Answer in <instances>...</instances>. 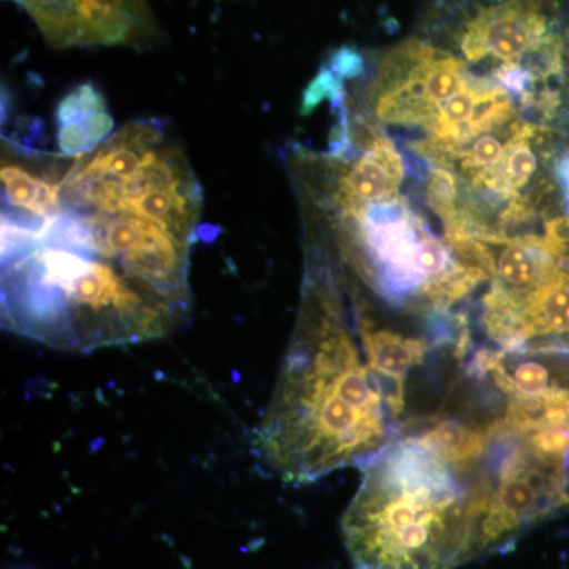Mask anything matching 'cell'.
Instances as JSON below:
<instances>
[{
  "mask_svg": "<svg viewBox=\"0 0 569 569\" xmlns=\"http://www.w3.org/2000/svg\"><path fill=\"white\" fill-rule=\"evenodd\" d=\"M399 432L387 389L350 328L335 271L312 257L298 323L258 427L260 456L306 485L361 466Z\"/></svg>",
  "mask_w": 569,
  "mask_h": 569,
  "instance_id": "cell-1",
  "label": "cell"
},
{
  "mask_svg": "<svg viewBox=\"0 0 569 569\" xmlns=\"http://www.w3.org/2000/svg\"><path fill=\"white\" fill-rule=\"evenodd\" d=\"M342 519L353 569H455L485 556L488 501L477 462L449 458L432 437L400 427L362 462Z\"/></svg>",
  "mask_w": 569,
  "mask_h": 569,
  "instance_id": "cell-2",
  "label": "cell"
},
{
  "mask_svg": "<svg viewBox=\"0 0 569 569\" xmlns=\"http://www.w3.org/2000/svg\"><path fill=\"white\" fill-rule=\"evenodd\" d=\"M365 96L367 118L406 134L419 160L501 123L530 121L496 78L421 33L377 56Z\"/></svg>",
  "mask_w": 569,
  "mask_h": 569,
  "instance_id": "cell-3",
  "label": "cell"
},
{
  "mask_svg": "<svg viewBox=\"0 0 569 569\" xmlns=\"http://www.w3.org/2000/svg\"><path fill=\"white\" fill-rule=\"evenodd\" d=\"M343 263L389 306L427 318L455 316L488 272L471 254L438 238L402 194L361 204H321Z\"/></svg>",
  "mask_w": 569,
  "mask_h": 569,
  "instance_id": "cell-4",
  "label": "cell"
},
{
  "mask_svg": "<svg viewBox=\"0 0 569 569\" xmlns=\"http://www.w3.org/2000/svg\"><path fill=\"white\" fill-rule=\"evenodd\" d=\"M475 326L498 353H569V211L498 247Z\"/></svg>",
  "mask_w": 569,
  "mask_h": 569,
  "instance_id": "cell-5",
  "label": "cell"
},
{
  "mask_svg": "<svg viewBox=\"0 0 569 569\" xmlns=\"http://www.w3.org/2000/svg\"><path fill=\"white\" fill-rule=\"evenodd\" d=\"M51 44L99 47L126 39L146 11L144 0H14Z\"/></svg>",
  "mask_w": 569,
  "mask_h": 569,
  "instance_id": "cell-6",
  "label": "cell"
},
{
  "mask_svg": "<svg viewBox=\"0 0 569 569\" xmlns=\"http://www.w3.org/2000/svg\"><path fill=\"white\" fill-rule=\"evenodd\" d=\"M114 119L108 111L97 112L91 118L73 126L58 127V148L63 157L77 159L96 151L111 137Z\"/></svg>",
  "mask_w": 569,
  "mask_h": 569,
  "instance_id": "cell-7",
  "label": "cell"
},
{
  "mask_svg": "<svg viewBox=\"0 0 569 569\" xmlns=\"http://www.w3.org/2000/svg\"><path fill=\"white\" fill-rule=\"evenodd\" d=\"M102 111H107L102 93L92 82H82L62 97L56 110V123L58 127L73 126Z\"/></svg>",
  "mask_w": 569,
  "mask_h": 569,
  "instance_id": "cell-8",
  "label": "cell"
},
{
  "mask_svg": "<svg viewBox=\"0 0 569 569\" xmlns=\"http://www.w3.org/2000/svg\"><path fill=\"white\" fill-rule=\"evenodd\" d=\"M325 100H331L335 103H342L346 100L343 80H340L329 67H321L317 77L307 86L302 93L301 114H310Z\"/></svg>",
  "mask_w": 569,
  "mask_h": 569,
  "instance_id": "cell-9",
  "label": "cell"
},
{
  "mask_svg": "<svg viewBox=\"0 0 569 569\" xmlns=\"http://www.w3.org/2000/svg\"><path fill=\"white\" fill-rule=\"evenodd\" d=\"M365 56L355 48H339L329 59V69L335 71L340 80H355L365 73Z\"/></svg>",
  "mask_w": 569,
  "mask_h": 569,
  "instance_id": "cell-10",
  "label": "cell"
}]
</instances>
